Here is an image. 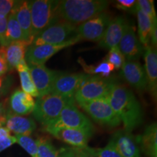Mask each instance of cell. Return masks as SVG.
<instances>
[{"instance_id": "cell-37", "label": "cell", "mask_w": 157, "mask_h": 157, "mask_svg": "<svg viewBox=\"0 0 157 157\" xmlns=\"http://www.w3.org/2000/svg\"><path fill=\"white\" fill-rule=\"evenodd\" d=\"M15 143H16V138L15 136H12V135L4 139L3 140L0 141V152L5 151V149L10 147L12 145L15 144Z\"/></svg>"}, {"instance_id": "cell-44", "label": "cell", "mask_w": 157, "mask_h": 157, "mask_svg": "<svg viewBox=\"0 0 157 157\" xmlns=\"http://www.w3.org/2000/svg\"><path fill=\"white\" fill-rule=\"evenodd\" d=\"M2 127V124L0 122V127Z\"/></svg>"}, {"instance_id": "cell-3", "label": "cell", "mask_w": 157, "mask_h": 157, "mask_svg": "<svg viewBox=\"0 0 157 157\" xmlns=\"http://www.w3.org/2000/svg\"><path fill=\"white\" fill-rule=\"evenodd\" d=\"M58 4V1L52 0H34L29 2L34 39L45 29L60 20L56 15Z\"/></svg>"}, {"instance_id": "cell-23", "label": "cell", "mask_w": 157, "mask_h": 157, "mask_svg": "<svg viewBox=\"0 0 157 157\" xmlns=\"http://www.w3.org/2000/svg\"><path fill=\"white\" fill-rule=\"evenodd\" d=\"M137 144L147 157H157V125L152 123L146 127L141 135L136 137Z\"/></svg>"}, {"instance_id": "cell-17", "label": "cell", "mask_w": 157, "mask_h": 157, "mask_svg": "<svg viewBox=\"0 0 157 157\" xmlns=\"http://www.w3.org/2000/svg\"><path fill=\"white\" fill-rule=\"evenodd\" d=\"M145 72L147 79V90L154 101L157 96V52L156 48L148 45L144 48Z\"/></svg>"}, {"instance_id": "cell-26", "label": "cell", "mask_w": 157, "mask_h": 157, "mask_svg": "<svg viewBox=\"0 0 157 157\" xmlns=\"http://www.w3.org/2000/svg\"><path fill=\"white\" fill-rule=\"evenodd\" d=\"M79 63L83 66L84 71L89 75H91V74L98 75V74H100V76H103V77L108 78L109 77L111 72L114 70V67L106 60L101 62L95 66H88L84 61H79Z\"/></svg>"}, {"instance_id": "cell-8", "label": "cell", "mask_w": 157, "mask_h": 157, "mask_svg": "<svg viewBox=\"0 0 157 157\" xmlns=\"http://www.w3.org/2000/svg\"><path fill=\"white\" fill-rule=\"evenodd\" d=\"M77 25L59 20L37 35L33 45L62 44L76 36Z\"/></svg>"}, {"instance_id": "cell-21", "label": "cell", "mask_w": 157, "mask_h": 157, "mask_svg": "<svg viewBox=\"0 0 157 157\" xmlns=\"http://www.w3.org/2000/svg\"><path fill=\"white\" fill-rule=\"evenodd\" d=\"M6 128L10 132L15 133V135L29 136L36 128L34 119L7 113L5 117Z\"/></svg>"}, {"instance_id": "cell-43", "label": "cell", "mask_w": 157, "mask_h": 157, "mask_svg": "<svg viewBox=\"0 0 157 157\" xmlns=\"http://www.w3.org/2000/svg\"><path fill=\"white\" fill-rule=\"evenodd\" d=\"M9 136H10V132L8 129L5 127H0V141L3 140Z\"/></svg>"}, {"instance_id": "cell-10", "label": "cell", "mask_w": 157, "mask_h": 157, "mask_svg": "<svg viewBox=\"0 0 157 157\" xmlns=\"http://www.w3.org/2000/svg\"><path fill=\"white\" fill-rule=\"evenodd\" d=\"M111 19V16L107 12L104 11L99 13L77 25L76 35L80 40L99 42Z\"/></svg>"}, {"instance_id": "cell-40", "label": "cell", "mask_w": 157, "mask_h": 157, "mask_svg": "<svg viewBox=\"0 0 157 157\" xmlns=\"http://www.w3.org/2000/svg\"><path fill=\"white\" fill-rule=\"evenodd\" d=\"M7 71H8V66H7L5 56L2 52H0V77L5 75Z\"/></svg>"}, {"instance_id": "cell-30", "label": "cell", "mask_w": 157, "mask_h": 157, "mask_svg": "<svg viewBox=\"0 0 157 157\" xmlns=\"http://www.w3.org/2000/svg\"><path fill=\"white\" fill-rule=\"evenodd\" d=\"M88 149L91 153L97 157H122L117 151L114 145L111 140L104 148H94L88 147Z\"/></svg>"}, {"instance_id": "cell-27", "label": "cell", "mask_w": 157, "mask_h": 157, "mask_svg": "<svg viewBox=\"0 0 157 157\" xmlns=\"http://www.w3.org/2000/svg\"><path fill=\"white\" fill-rule=\"evenodd\" d=\"M38 157H60L59 151L48 139L40 137L36 140Z\"/></svg>"}, {"instance_id": "cell-25", "label": "cell", "mask_w": 157, "mask_h": 157, "mask_svg": "<svg viewBox=\"0 0 157 157\" xmlns=\"http://www.w3.org/2000/svg\"><path fill=\"white\" fill-rule=\"evenodd\" d=\"M16 41H25L23 31L17 23L13 13H10L7 16V32H6V46L10 43ZM26 42V41H25Z\"/></svg>"}, {"instance_id": "cell-5", "label": "cell", "mask_w": 157, "mask_h": 157, "mask_svg": "<svg viewBox=\"0 0 157 157\" xmlns=\"http://www.w3.org/2000/svg\"><path fill=\"white\" fill-rule=\"evenodd\" d=\"M84 128L94 127L90 119L77 109L74 100H72L65 105L56 120L44 127V130L50 133L61 129Z\"/></svg>"}, {"instance_id": "cell-34", "label": "cell", "mask_w": 157, "mask_h": 157, "mask_svg": "<svg viewBox=\"0 0 157 157\" xmlns=\"http://www.w3.org/2000/svg\"><path fill=\"white\" fill-rule=\"evenodd\" d=\"M117 7L118 9L128 11L129 13H135L136 0H118L117 2Z\"/></svg>"}, {"instance_id": "cell-33", "label": "cell", "mask_w": 157, "mask_h": 157, "mask_svg": "<svg viewBox=\"0 0 157 157\" xmlns=\"http://www.w3.org/2000/svg\"><path fill=\"white\" fill-rule=\"evenodd\" d=\"M13 83V78L10 76L0 77V98L9 92Z\"/></svg>"}, {"instance_id": "cell-39", "label": "cell", "mask_w": 157, "mask_h": 157, "mask_svg": "<svg viewBox=\"0 0 157 157\" xmlns=\"http://www.w3.org/2000/svg\"><path fill=\"white\" fill-rule=\"evenodd\" d=\"M59 153H60V157H78L73 147L72 148H63Z\"/></svg>"}, {"instance_id": "cell-6", "label": "cell", "mask_w": 157, "mask_h": 157, "mask_svg": "<svg viewBox=\"0 0 157 157\" xmlns=\"http://www.w3.org/2000/svg\"><path fill=\"white\" fill-rule=\"evenodd\" d=\"M74 98H67L52 94L38 97L35 102L33 116L43 127L52 123L59 117L65 105Z\"/></svg>"}, {"instance_id": "cell-35", "label": "cell", "mask_w": 157, "mask_h": 157, "mask_svg": "<svg viewBox=\"0 0 157 157\" xmlns=\"http://www.w3.org/2000/svg\"><path fill=\"white\" fill-rule=\"evenodd\" d=\"M15 1L13 0H0V15L7 17L14 7Z\"/></svg>"}, {"instance_id": "cell-1", "label": "cell", "mask_w": 157, "mask_h": 157, "mask_svg": "<svg viewBox=\"0 0 157 157\" xmlns=\"http://www.w3.org/2000/svg\"><path fill=\"white\" fill-rule=\"evenodd\" d=\"M105 98L124 124V129L131 132L143 121L140 104L132 91L125 86L114 84Z\"/></svg>"}, {"instance_id": "cell-20", "label": "cell", "mask_w": 157, "mask_h": 157, "mask_svg": "<svg viewBox=\"0 0 157 157\" xmlns=\"http://www.w3.org/2000/svg\"><path fill=\"white\" fill-rule=\"evenodd\" d=\"M11 12L15 15L17 23L22 29L25 40L31 44L34 41V37L32 36L29 2L15 1V5Z\"/></svg>"}, {"instance_id": "cell-2", "label": "cell", "mask_w": 157, "mask_h": 157, "mask_svg": "<svg viewBox=\"0 0 157 157\" xmlns=\"http://www.w3.org/2000/svg\"><path fill=\"white\" fill-rule=\"evenodd\" d=\"M110 4L104 0H64L58 1L56 15L61 21L78 25L103 13Z\"/></svg>"}, {"instance_id": "cell-9", "label": "cell", "mask_w": 157, "mask_h": 157, "mask_svg": "<svg viewBox=\"0 0 157 157\" xmlns=\"http://www.w3.org/2000/svg\"><path fill=\"white\" fill-rule=\"evenodd\" d=\"M80 40L76 36L74 38L59 44H42L29 46L25 52V60L27 65L30 66H41L44 65L48 59L52 57L63 49L68 48L76 44Z\"/></svg>"}, {"instance_id": "cell-38", "label": "cell", "mask_w": 157, "mask_h": 157, "mask_svg": "<svg viewBox=\"0 0 157 157\" xmlns=\"http://www.w3.org/2000/svg\"><path fill=\"white\" fill-rule=\"evenodd\" d=\"M73 148L78 157H97L93 153L90 151L88 146L84 147V148H75V147H73Z\"/></svg>"}, {"instance_id": "cell-19", "label": "cell", "mask_w": 157, "mask_h": 157, "mask_svg": "<svg viewBox=\"0 0 157 157\" xmlns=\"http://www.w3.org/2000/svg\"><path fill=\"white\" fill-rule=\"evenodd\" d=\"M30 44L25 41L13 42L6 47L0 48V52L5 56L8 70H13L25 60V56Z\"/></svg>"}, {"instance_id": "cell-12", "label": "cell", "mask_w": 157, "mask_h": 157, "mask_svg": "<svg viewBox=\"0 0 157 157\" xmlns=\"http://www.w3.org/2000/svg\"><path fill=\"white\" fill-rule=\"evenodd\" d=\"M118 47L127 60H138L144 52V48L137 38L134 25L128 23Z\"/></svg>"}, {"instance_id": "cell-36", "label": "cell", "mask_w": 157, "mask_h": 157, "mask_svg": "<svg viewBox=\"0 0 157 157\" xmlns=\"http://www.w3.org/2000/svg\"><path fill=\"white\" fill-rule=\"evenodd\" d=\"M7 17L0 15V44L6 47V32H7Z\"/></svg>"}, {"instance_id": "cell-31", "label": "cell", "mask_w": 157, "mask_h": 157, "mask_svg": "<svg viewBox=\"0 0 157 157\" xmlns=\"http://www.w3.org/2000/svg\"><path fill=\"white\" fill-rule=\"evenodd\" d=\"M106 61L114 67V69H119L125 62V58L119 50V47L116 46L109 50L106 57Z\"/></svg>"}, {"instance_id": "cell-15", "label": "cell", "mask_w": 157, "mask_h": 157, "mask_svg": "<svg viewBox=\"0 0 157 157\" xmlns=\"http://www.w3.org/2000/svg\"><path fill=\"white\" fill-rule=\"evenodd\" d=\"M94 133V128L84 129H61L51 132L58 140L71 145L75 148L87 146L88 141Z\"/></svg>"}, {"instance_id": "cell-18", "label": "cell", "mask_w": 157, "mask_h": 157, "mask_svg": "<svg viewBox=\"0 0 157 157\" xmlns=\"http://www.w3.org/2000/svg\"><path fill=\"white\" fill-rule=\"evenodd\" d=\"M126 25L127 21L121 16H118L111 19L104 33L103 36L98 42V45L101 48L108 50L118 46L124 32Z\"/></svg>"}, {"instance_id": "cell-16", "label": "cell", "mask_w": 157, "mask_h": 157, "mask_svg": "<svg viewBox=\"0 0 157 157\" xmlns=\"http://www.w3.org/2000/svg\"><path fill=\"white\" fill-rule=\"evenodd\" d=\"M111 140L122 157H141L136 137L124 129L116 132Z\"/></svg>"}, {"instance_id": "cell-42", "label": "cell", "mask_w": 157, "mask_h": 157, "mask_svg": "<svg viewBox=\"0 0 157 157\" xmlns=\"http://www.w3.org/2000/svg\"><path fill=\"white\" fill-rule=\"evenodd\" d=\"M6 114H7V112H6L5 105L2 103H0V122L2 124V125L5 123Z\"/></svg>"}, {"instance_id": "cell-7", "label": "cell", "mask_w": 157, "mask_h": 157, "mask_svg": "<svg viewBox=\"0 0 157 157\" xmlns=\"http://www.w3.org/2000/svg\"><path fill=\"white\" fill-rule=\"evenodd\" d=\"M78 105L82 110L87 113L95 122L102 126L113 128L121 124L120 119L116 114L105 98Z\"/></svg>"}, {"instance_id": "cell-4", "label": "cell", "mask_w": 157, "mask_h": 157, "mask_svg": "<svg viewBox=\"0 0 157 157\" xmlns=\"http://www.w3.org/2000/svg\"><path fill=\"white\" fill-rule=\"evenodd\" d=\"M114 84L116 82L113 78L89 75L76 91L74 97V102L80 104L105 98Z\"/></svg>"}, {"instance_id": "cell-28", "label": "cell", "mask_w": 157, "mask_h": 157, "mask_svg": "<svg viewBox=\"0 0 157 157\" xmlns=\"http://www.w3.org/2000/svg\"><path fill=\"white\" fill-rule=\"evenodd\" d=\"M20 79L22 90L24 93L30 95L31 97H39V93L31 77L29 68L19 72Z\"/></svg>"}, {"instance_id": "cell-32", "label": "cell", "mask_w": 157, "mask_h": 157, "mask_svg": "<svg viewBox=\"0 0 157 157\" xmlns=\"http://www.w3.org/2000/svg\"><path fill=\"white\" fill-rule=\"evenodd\" d=\"M137 6L143 13L150 17L153 23H157L156 13L153 0H138L137 1Z\"/></svg>"}, {"instance_id": "cell-11", "label": "cell", "mask_w": 157, "mask_h": 157, "mask_svg": "<svg viewBox=\"0 0 157 157\" xmlns=\"http://www.w3.org/2000/svg\"><path fill=\"white\" fill-rule=\"evenodd\" d=\"M89 74L60 72L52 85L50 94L67 98H74L80 85Z\"/></svg>"}, {"instance_id": "cell-13", "label": "cell", "mask_w": 157, "mask_h": 157, "mask_svg": "<svg viewBox=\"0 0 157 157\" xmlns=\"http://www.w3.org/2000/svg\"><path fill=\"white\" fill-rule=\"evenodd\" d=\"M31 77L39 93V97L50 94L52 85L60 71L50 69L44 65L29 66Z\"/></svg>"}, {"instance_id": "cell-22", "label": "cell", "mask_w": 157, "mask_h": 157, "mask_svg": "<svg viewBox=\"0 0 157 157\" xmlns=\"http://www.w3.org/2000/svg\"><path fill=\"white\" fill-rule=\"evenodd\" d=\"M34 105L33 97L21 90H15L10 98V107L13 114L21 117L28 115L32 112Z\"/></svg>"}, {"instance_id": "cell-29", "label": "cell", "mask_w": 157, "mask_h": 157, "mask_svg": "<svg viewBox=\"0 0 157 157\" xmlns=\"http://www.w3.org/2000/svg\"><path fill=\"white\" fill-rule=\"evenodd\" d=\"M15 137L16 138V143H18L31 157H38L36 141L29 136L15 135Z\"/></svg>"}, {"instance_id": "cell-24", "label": "cell", "mask_w": 157, "mask_h": 157, "mask_svg": "<svg viewBox=\"0 0 157 157\" xmlns=\"http://www.w3.org/2000/svg\"><path fill=\"white\" fill-rule=\"evenodd\" d=\"M134 13L137 15V34H138L137 38L140 41V44L145 48L150 45L149 44H150L151 34L154 23L148 15H146L138 8L137 3Z\"/></svg>"}, {"instance_id": "cell-41", "label": "cell", "mask_w": 157, "mask_h": 157, "mask_svg": "<svg viewBox=\"0 0 157 157\" xmlns=\"http://www.w3.org/2000/svg\"><path fill=\"white\" fill-rule=\"evenodd\" d=\"M150 42H151V46L153 48H156L157 45V23H154L151 34Z\"/></svg>"}, {"instance_id": "cell-14", "label": "cell", "mask_w": 157, "mask_h": 157, "mask_svg": "<svg viewBox=\"0 0 157 157\" xmlns=\"http://www.w3.org/2000/svg\"><path fill=\"white\" fill-rule=\"evenodd\" d=\"M121 75L129 84L139 91L147 89L144 66L137 60H127L121 66Z\"/></svg>"}]
</instances>
